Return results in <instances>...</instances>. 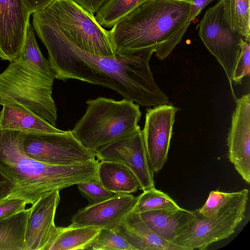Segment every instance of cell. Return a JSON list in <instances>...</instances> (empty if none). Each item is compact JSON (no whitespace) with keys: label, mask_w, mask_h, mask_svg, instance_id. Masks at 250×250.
<instances>
[{"label":"cell","mask_w":250,"mask_h":250,"mask_svg":"<svg viewBox=\"0 0 250 250\" xmlns=\"http://www.w3.org/2000/svg\"><path fill=\"white\" fill-rule=\"evenodd\" d=\"M53 81L19 58L0 74V105H21L55 126L57 109L52 97Z\"/></svg>","instance_id":"5b68a950"},{"label":"cell","mask_w":250,"mask_h":250,"mask_svg":"<svg viewBox=\"0 0 250 250\" xmlns=\"http://www.w3.org/2000/svg\"><path fill=\"white\" fill-rule=\"evenodd\" d=\"M249 190L244 189L240 196L217 217L208 218L197 209L193 210L194 220L174 242L186 250L206 249L210 245L229 237L245 217Z\"/></svg>","instance_id":"52a82bcc"},{"label":"cell","mask_w":250,"mask_h":250,"mask_svg":"<svg viewBox=\"0 0 250 250\" xmlns=\"http://www.w3.org/2000/svg\"><path fill=\"white\" fill-rule=\"evenodd\" d=\"M140 215L155 233L172 243L195 218L193 211L182 208L175 210L147 212Z\"/></svg>","instance_id":"e0dca14e"},{"label":"cell","mask_w":250,"mask_h":250,"mask_svg":"<svg viewBox=\"0 0 250 250\" xmlns=\"http://www.w3.org/2000/svg\"><path fill=\"white\" fill-rule=\"evenodd\" d=\"M26 202L21 199L7 198L0 203V220L25 209Z\"/></svg>","instance_id":"f546056e"},{"label":"cell","mask_w":250,"mask_h":250,"mask_svg":"<svg viewBox=\"0 0 250 250\" xmlns=\"http://www.w3.org/2000/svg\"><path fill=\"white\" fill-rule=\"evenodd\" d=\"M77 185L81 195L88 201L89 205L104 201L115 194L105 188L98 179L79 183Z\"/></svg>","instance_id":"83f0119b"},{"label":"cell","mask_w":250,"mask_h":250,"mask_svg":"<svg viewBox=\"0 0 250 250\" xmlns=\"http://www.w3.org/2000/svg\"><path fill=\"white\" fill-rule=\"evenodd\" d=\"M113 229L134 250H186L159 237L146 225L139 213L132 210L126 214Z\"/></svg>","instance_id":"2e32d148"},{"label":"cell","mask_w":250,"mask_h":250,"mask_svg":"<svg viewBox=\"0 0 250 250\" xmlns=\"http://www.w3.org/2000/svg\"><path fill=\"white\" fill-rule=\"evenodd\" d=\"M38 11L81 49L99 56L116 54L109 31L73 0H53Z\"/></svg>","instance_id":"8992f818"},{"label":"cell","mask_w":250,"mask_h":250,"mask_svg":"<svg viewBox=\"0 0 250 250\" xmlns=\"http://www.w3.org/2000/svg\"><path fill=\"white\" fill-rule=\"evenodd\" d=\"M227 138L228 158L246 183H250V94L236 100Z\"/></svg>","instance_id":"4fadbf2b"},{"label":"cell","mask_w":250,"mask_h":250,"mask_svg":"<svg viewBox=\"0 0 250 250\" xmlns=\"http://www.w3.org/2000/svg\"><path fill=\"white\" fill-rule=\"evenodd\" d=\"M90 250H134L133 247L113 229H100V231Z\"/></svg>","instance_id":"4316f807"},{"label":"cell","mask_w":250,"mask_h":250,"mask_svg":"<svg viewBox=\"0 0 250 250\" xmlns=\"http://www.w3.org/2000/svg\"><path fill=\"white\" fill-rule=\"evenodd\" d=\"M23 146L29 157L48 164L72 165L96 159L94 152L83 146L71 130L56 133L23 132Z\"/></svg>","instance_id":"ba28073f"},{"label":"cell","mask_w":250,"mask_h":250,"mask_svg":"<svg viewBox=\"0 0 250 250\" xmlns=\"http://www.w3.org/2000/svg\"><path fill=\"white\" fill-rule=\"evenodd\" d=\"M23 136L21 131L0 128V176L9 185L8 198L33 205L53 190L98 179V160L72 165L42 163L26 154Z\"/></svg>","instance_id":"7a4b0ae2"},{"label":"cell","mask_w":250,"mask_h":250,"mask_svg":"<svg viewBox=\"0 0 250 250\" xmlns=\"http://www.w3.org/2000/svg\"><path fill=\"white\" fill-rule=\"evenodd\" d=\"M91 14L96 13L106 0H72Z\"/></svg>","instance_id":"4dcf8cb0"},{"label":"cell","mask_w":250,"mask_h":250,"mask_svg":"<svg viewBox=\"0 0 250 250\" xmlns=\"http://www.w3.org/2000/svg\"><path fill=\"white\" fill-rule=\"evenodd\" d=\"M189 0H147L108 31L115 52L131 54L153 49L166 59L190 23Z\"/></svg>","instance_id":"3957f363"},{"label":"cell","mask_w":250,"mask_h":250,"mask_svg":"<svg viewBox=\"0 0 250 250\" xmlns=\"http://www.w3.org/2000/svg\"><path fill=\"white\" fill-rule=\"evenodd\" d=\"M11 194L8 183L0 176V203Z\"/></svg>","instance_id":"836d02e7"},{"label":"cell","mask_w":250,"mask_h":250,"mask_svg":"<svg viewBox=\"0 0 250 250\" xmlns=\"http://www.w3.org/2000/svg\"><path fill=\"white\" fill-rule=\"evenodd\" d=\"M241 192L242 190L233 192L211 191L205 204L197 210L206 218H216L240 195Z\"/></svg>","instance_id":"484cf974"},{"label":"cell","mask_w":250,"mask_h":250,"mask_svg":"<svg viewBox=\"0 0 250 250\" xmlns=\"http://www.w3.org/2000/svg\"><path fill=\"white\" fill-rule=\"evenodd\" d=\"M32 14L34 29L47 50L55 78L102 85L144 106L169 104L150 69L153 49L113 56L95 55L78 47L39 11Z\"/></svg>","instance_id":"6da1fadb"},{"label":"cell","mask_w":250,"mask_h":250,"mask_svg":"<svg viewBox=\"0 0 250 250\" xmlns=\"http://www.w3.org/2000/svg\"><path fill=\"white\" fill-rule=\"evenodd\" d=\"M250 42L243 38L241 40V49L236 61L232 74V81L241 84L243 78L250 74Z\"/></svg>","instance_id":"f1b7e54d"},{"label":"cell","mask_w":250,"mask_h":250,"mask_svg":"<svg viewBox=\"0 0 250 250\" xmlns=\"http://www.w3.org/2000/svg\"><path fill=\"white\" fill-rule=\"evenodd\" d=\"M60 201V190L55 189L41 197L29 208L25 250H45L57 228L54 220Z\"/></svg>","instance_id":"5bb4252c"},{"label":"cell","mask_w":250,"mask_h":250,"mask_svg":"<svg viewBox=\"0 0 250 250\" xmlns=\"http://www.w3.org/2000/svg\"><path fill=\"white\" fill-rule=\"evenodd\" d=\"M53 0H23L31 14L43 8Z\"/></svg>","instance_id":"d6a6232c"},{"label":"cell","mask_w":250,"mask_h":250,"mask_svg":"<svg viewBox=\"0 0 250 250\" xmlns=\"http://www.w3.org/2000/svg\"><path fill=\"white\" fill-rule=\"evenodd\" d=\"M94 153L99 160L119 162L127 167L138 180L140 190L155 187L154 173L149 165L140 129L99 147Z\"/></svg>","instance_id":"30bf717a"},{"label":"cell","mask_w":250,"mask_h":250,"mask_svg":"<svg viewBox=\"0 0 250 250\" xmlns=\"http://www.w3.org/2000/svg\"><path fill=\"white\" fill-rule=\"evenodd\" d=\"M147 0H106L95 18L104 28H112Z\"/></svg>","instance_id":"603a6c76"},{"label":"cell","mask_w":250,"mask_h":250,"mask_svg":"<svg viewBox=\"0 0 250 250\" xmlns=\"http://www.w3.org/2000/svg\"><path fill=\"white\" fill-rule=\"evenodd\" d=\"M177 107L165 104L148 108L142 133L149 165L157 172L167 159Z\"/></svg>","instance_id":"8fae6325"},{"label":"cell","mask_w":250,"mask_h":250,"mask_svg":"<svg viewBox=\"0 0 250 250\" xmlns=\"http://www.w3.org/2000/svg\"><path fill=\"white\" fill-rule=\"evenodd\" d=\"M0 128L27 133H61L60 130L25 107L4 104L0 111Z\"/></svg>","instance_id":"ac0fdd59"},{"label":"cell","mask_w":250,"mask_h":250,"mask_svg":"<svg viewBox=\"0 0 250 250\" xmlns=\"http://www.w3.org/2000/svg\"><path fill=\"white\" fill-rule=\"evenodd\" d=\"M136 200L131 194H115L104 201L79 209L72 216L70 225L113 229L132 210Z\"/></svg>","instance_id":"9a60e30c"},{"label":"cell","mask_w":250,"mask_h":250,"mask_svg":"<svg viewBox=\"0 0 250 250\" xmlns=\"http://www.w3.org/2000/svg\"><path fill=\"white\" fill-rule=\"evenodd\" d=\"M31 13L23 0H0V58L18 59L24 43Z\"/></svg>","instance_id":"7c38bea8"},{"label":"cell","mask_w":250,"mask_h":250,"mask_svg":"<svg viewBox=\"0 0 250 250\" xmlns=\"http://www.w3.org/2000/svg\"><path fill=\"white\" fill-rule=\"evenodd\" d=\"M30 208L0 220V250H25Z\"/></svg>","instance_id":"44dd1931"},{"label":"cell","mask_w":250,"mask_h":250,"mask_svg":"<svg viewBox=\"0 0 250 250\" xmlns=\"http://www.w3.org/2000/svg\"><path fill=\"white\" fill-rule=\"evenodd\" d=\"M100 231L92 227H57L45 250H90Z\"/></svg>","instance_id":"ffe728a7"},{"label":"cell","mask_w":250,"mask_h":250,"mask_svg":"<svg viewBox=\"0 0 250 250\" xmlns=\"http://www.w3.org/2000/svg\"><path fill=\"white\" fill-rule=\"evenodd\" d=\"M20 58L38 72L54 80V74L50 64L42 54L35 38L34 28L30 23Z\"/></svg>","instance_id":"cb8c5ba5"},{"label":"cell","mask_w":250,"mask_h":250,"mask_svg":"<svg viewBox=\"0 0 250 250\" xmlns=\"http://www.w3.org/2000/svg\"><path fill=\"white\" fill-rule=\"evenodd\" d=\"M136 197L132 211L141 214L158 210H171L181 207L167 193L155 187L143 190Z\"/></svg>","instance_id":"d4e9b609"},{"label":"cell","mask_w":250,"mask_h":250,"mask_svg":"<svg viewBox=\"0 0 250 250\" xmlns=\"http://www.w3.org/2000/svg\"><path fill=\"white\" fill-rule=\"evenodd\" d=\"M224 17L232 31L250 41V0H220Z\"/></svg>","instance_id":"7402d4cb"},{"label":"cell","mask_w":250,"mask_h":250,"mask_svg":"<svg viewBox=\"0 0 250 250\" xmlns=\"http://www.w3.org/2000/svg\"><path fill=\"white\" fill-rule=\"evenodd\" d=\"M100 183L114 194H131L140 189V185L132 172L124 164L102 160L97 166Z\"/></svg>","instance_id":"d6986e66"},{"label":"cell","mask_w":250,"mask_h":250,"mask_svg":"<svg viewBox=\"0 0 250 250\" xmlns=\"http://www.w3.org/2000/svg\"><path fill=\"white\" fill-rule=\"evenodd\" d=\"M199 35L205 46L224 69L236 100L232 77L243 38L239 34L232 31L226 22L220 1L208 8L205 12L199 24Z\"/></svg>","instance_id":"9c48e42d"},{"label":"cell","mask_w":250,"mask_h":250,"mask_svg":"<svg viewBox=\"0 0 250 250\" xmlns=\"http://www.w3.org/2000/svg\"><path fill=\"white\" fill-rule=\"evenodd\" d=\"M191 7L188 21L191 22L201 12L206 5L213 0H189Z\"/></svg>","instance_id":"1f68e13d"},{"label":"cell","mask_w":250,"mask_h":250,"mask_svg":"<svg viewBox=\"0 0 250 250\" xmlns=\"http://www.w3.org/2000/svg\"><path fill=\"white\" fill-rule=\"evenodd\" d=\"M86 104L85 113L71 131L83 146L94 152L140 129L141 112L134 102L100 97Z\"/></svg>","instance_id":"277c9868"}]
</instances>
